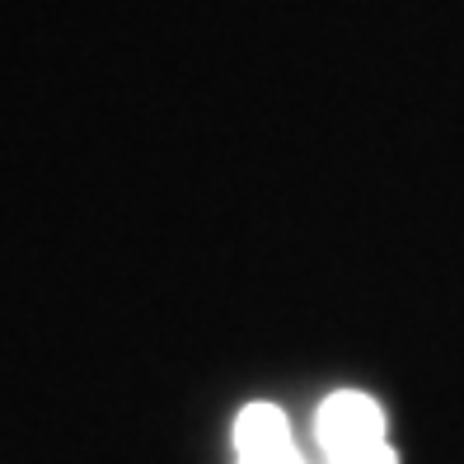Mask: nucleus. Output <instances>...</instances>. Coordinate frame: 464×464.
<instances>
[{
    "label": "nucleus",
    "instance_id": "f257e3e1",
    "mask_svg": "<svg viewBox=\"0 0 464 464\" xmlns=\"http://www.w3.org/2000/svg\"><path fill=\"white\" fill-rule=\"evenodd\" d=\"M314 431H319V446H324L329 459L385 446V418H380V403L357 394V390H343V394H334L329 403H324Z\"/></svg>",
    "mask_w": 464,
    "mask_h": 464
},
{
    "label": "nucleus",
    "instance_id": "f03ea898",
    "mask_svg": "<svg viewBox=\"0 0 464 464\" xmlns=\"http://www.w3.org/2000/svg\"><path fill=\"white\" fill-rule=\"evenodd\" d=\"M277 446H291L282 408L249 403V408L239 413V422H235V450H239V455H263V450H277Z\"/></svg>",
    "mask_w": 464,
    "mask_h": 464
},
{
    "label": "nucleus",
    "instance_id": "7ed1b4c3",
    "mask_svg": "<svg viewBox=\"0 0 464 464\" xmlns=\"http://www.w3.org/2000/svg\"><path fill=\"white\" fill-rule=\"evenodd\" d=\"M329 464H399L390 446H371V450H357V455H334Z\"/></svg>",
    "mask_w": 464,
    "mask_h": 464
},
{
    "label": "nucleus",
    "instance_id": "20e7f679",
    "mask_svg": "<svg viewBox=\"0 0 464 464\" xmlns=\"http://www.w3.org/2000/svg\"><path fill=\"white\" fill-rule=\"evenodd\" d=\"M239 464H305L295 455V446H277V450H263V455H239Z\"/></svg>",
    "mask_w": 464,
    "mask_h": 464
}]
</instances>
